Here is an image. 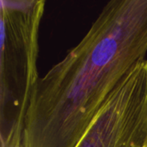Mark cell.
<instances>
[{"instance_id": "1", "label": "cell", "mask_w": 147, "mask_h": 147, "mask_svg": "<svg viewBox=\"0 0 147 147\" xmlns=\"http://www.w3.org/2000/svg\"><path fill=\"white\" fill-rule=\"evenodd\" d=\"M147 53V0H112L66 56L40 78L22 147H76L105 102Z\"/></svg>"}, {"instance_id": "2", "label": "cell", "mask_w": 147, "mask_h": 147, "mask_svg": "<svg viewBox=\"0 0 147 147\" xmlns=\"http://www.w3.org/2000/svg\"><path fill=\"white\" fill-rule=\"evenodd\" d=\"M45 0H0V143L22 147L25 120L39 80V30Z\"/></svg>"}, {"instance_id": "3", "label": "cell", "mask_w": 147, "mask_h": 147, "mask_svg": "<svg viewBox=\"0 0 147 147\" xmlns=\"http://www.w3.org/2000/svg\"><path fill=\"white\" fill-rule=\"evenodd\" d=\"M146 59L123 78L76 147H144L147 142Z\"/></svg>"}, {"instance_id": "4", "label": "cell", "mask_w": 147, "mask_h": 147, "mask_svg": "<svg viewBox=\"0 0 147 147\" xmlns=\"http://www.w3.org/2000/svg\"><path fill=\"white\" fill-rule=\"evenodd\" d=\"M144 147H147V142H146V145L144 146Z\"/></svg>"}, {"instance_id": "5", "label": "cell", "mask_w": 147, "mask_h": 147, "mask_svg": "<svg viewBox=\"0 0 147 147\" xmlns=\"http://www.w3.org/2000/svg\"><path fill=\"white\" fill-rule=\"evenodd\" d=\"M146 65H147V59H146Z\"/></svg>"}]
</instances>
